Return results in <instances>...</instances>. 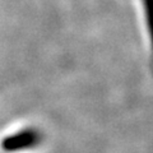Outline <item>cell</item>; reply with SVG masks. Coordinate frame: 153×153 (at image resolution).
Segmentation results:
<instances>
[{
	"mask_svg": "<svg viewBox=\"0 0 153 153\" xmlns=\"http://www.w3.org/2000/svg\"><path fill=\"white\" fill-rule=\"evenodd\" d=\"M41 138V133L36 129H25V130L18 131L14 135L7 137L1 143V147L7 152L22 151L37 146Z\"/></svg>",
	"mask_w": 153,
	"mask_h": 153,
	"instance_id": "6da1fadb",
	"label": "cell"
}]
</instances>
